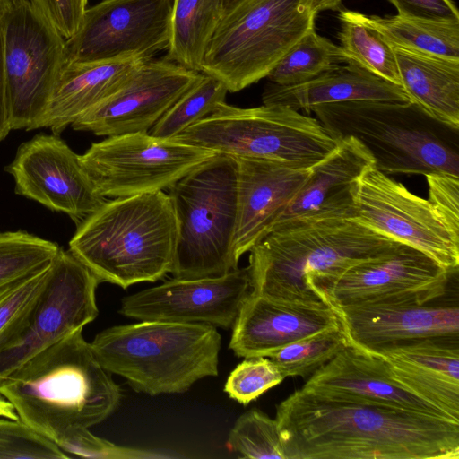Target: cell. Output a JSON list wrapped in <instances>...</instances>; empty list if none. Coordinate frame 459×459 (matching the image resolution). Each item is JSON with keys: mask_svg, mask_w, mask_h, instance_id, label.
I'll use <instances>...</instances> for the list:
<instances>
[{"mask_svg": "<svg viewBox=\"0 0 459 459\" xmlns=\"http://www.w3.org/2000/svg\"><path fill=\"white\" fill-rule=\"evenodd\" d=\"M227 445L242 458L286 459L275 419L258 409H252L237 419Z\"/></svg>", "mask_w": 459, "mask_h": 459, "instance_id": "obj_35", "label": "cell"}, {"mask_svg": "<svg viewBox=\"0 0 459 459\" xmlns=\"http://www.w3.org/2000/svg\"><path fill=\"white\" fill-rule=\"evenodd\" d=\"M425 177L429 202L450 230L459 236V177L448 174Z\"/></svg>", "mask_w": 459, "mask_h": 459, "instance_id": "obj_40", "label": "cell"}, {"mask_svg": "<svg viewBox=\"0 0 459 459\" xmlns=\"http://www.w3.org/2000/svg\"><path fill=\"white\" fill-rule=\"evenodd\" d=\"M301 388L455 420L394 379L381 356L352 345L316 371Z\"/></svg>", "mask_w": 459, "mask_h": 459, "instance_id": "obj_22", "label": "cell"}, {"mask_svg": "<svg viewBox=\"0 0 459 459\" xmlns=\"http://www.w3.org/2000/svg\"><path fill=\"white\" fill-rule=\"evenodd\" d=\"M238 163L237 223L233 257H240L278 222L307 180L312 168L249 157Z\"/></svg>", "mask_w": 459, "mask_h": 459, "instance_id": "obj_21", "label": "cell"}, {"mask_svg": "<svg viewBox=\"0 0 459 459\" xmlns=\"http://www.w3.org/2000/svg\"><path fill=\"white\" fill-rule=\"evenodd\" d=\"M313 11L318 14L322 11H339L342 0H308Z\"/></svg>", "mask_w": 459, "mask_h": 459, "instance_id": "obj_44", "label": "cell"}, {"mask_svg": "<svg viewBox=\"0 0 459 459\" xmlns=\"http://www.w3.org/2000/svg\"><path fill=\"white\" fill-rule=\"evenodd\" d=\"M252 291L248 268L219 277L173 278L122 299L119 313L138 321L207 324L232 327Z\"/></svg>", "mask_w": 459, "mask_h": 459, "instance_id": "obj_18", "label": "cell"}, {"mask_svg": "<svg viewBox=\"0 0 459 459\" xmlns=\"http://www.w3.org/2000/svg\"><path fill=\"white\" fill-rule=\"evenodd\" d=\"M394 48L400 85L410 101L459 128V60Z\"/></svg>", "mask_w": 459, "mask_h": 459, "instance_id": "obj_27", "label": "cell"}, {"mask_svg": "<svg viewBox=\"0 0 459 459\" xmlns=\"http://www.w3.org/2000/svg\"><path fill=\"white\" fill-rule=\"evenodd\" d=\"M394 48L459 60V22H437L395 16H367Z\"/></svg>", "mask_w": 459, "mask_h": 459, "instance_id": "obj_29", "label": "cell"}, {"mask_svg": "<svg viewBox=\"0 0 459 459\" xmlns=\"http://www.w3.org/2000/svg\"><path fill=\"white\" fill-rule=\"evenodd\" d=\"M215 153L174 139L134 133L93 143L79 160L97 193L117 198L169 189Z\"/></svg>", "mask_w": 459, "mask_h": 459, "instance_id": "obj_12", "label": "cell"}, {"mask_svg": "<svg viewBox=\"0 0 459 459\" xmlns=\"http://www.w3.org/2000/svg\"><path fill=\"white\" fill-rule=\"evenodd\" d=\"M51 440L21 420L0 417V459H67Z\"/></svg>", "mask_w": 459, "mask_h": 459, "instance_id": "obj_37", "label": "cell"}, {"mask_svg": "<svg viewBox=\"0 0 459 459\" xmlns=\"http://www.w3.org/2000/svg\"><path fill=\"white\" fill-rule=\"evenodd\" d=\"M56 444L69 458L152 459L173 457L160 451L117 446L93 435L88 428L69 430Z\"/></svg>", "mask_w": 459, "mask_h": 459, "instance_id": "obj_38", "label": "cell"}, {"mask_svg": "<svg viewBox=\"0 0 459 459\" xmlns=\"http://www.w3.org/2000/svg\"><path fill=\"white\" fill-rule=\"evenodd\" d=\"M233 157L312 168L340 143L316 117L279 105L238 108L221 103L173 138Z\"/></svg>", "mask_w": 459, "mask_h": 459, "instance_id": "obj_9", "label": "cell"}, {"mask_svg": "<svg viewBox=\"0 0 459 459\" xmlns=\"http://www.w3.org/2000/svg\"><path fill=\"white\" fill-rule=\"evenodd\" d=\"M4 169L14 179L16 195L65 213L76 226L107 200L95 190L79 155L54 134L22 143Z\"/></svg>", "mask_w": 459, "mask_h": 459, "instance_id": "obj_17", "label": "cell"}, {"mask_svg": "<svg viewBox=\"0 0 459 459\" xmlns=\"http://www.w3.org/2000/svg\"><path fill=\"white\" fill-rule=\"evenodd\" d=\"M240 0H222L224 10L227 11Z\"/></svg>", "mask_w": 459, "mask_h": 459, "instance_id": "obj_47", "label": "cell"}, {"mask_svg": "<svg viewBox=\"0 0 459 459\" xmlns=\"http://www.w3.org/2000/svg\"><path fill=\"white\" fill-rule=\"evenodd\" d=\"M61 247L23 230L0 232V290L47 269Z\"/></svg>", "mask_w": 459, "mask_h": 459, "instance_id": "obj_32", "label": "cell"}, {"mask_svg": "<svg viewBox=\"0 0 459 459\" xmlns=\"http://www.w3.org/2000/svg\"><path fill=\"white\" fill-rule=\"evenodd\" d=\"M284 378L270 358H246L230 372L224 392L231 399L247 405Z\"/></svg>", "mask_w": 459, "mask_h": 459, "instance_id": "obj_36", "label": "cell"}, {"mask_svg": "<svg viewBox=\"0 0 459 459\" xmlns=\"http://www.w3.org/2000/svg\"><path fill=\"white\" fill-rule=\"evenodd\" d=\"M13 4H16V3H19L21 1H23V0H13Z\"/></svg>", "mask_w": 459, "mask_h": 459, "instance_id": "obj_48", "label": "cell"}, {"mask_svg": "<svg viewBox=\"0 0 459 459\" xmlns=\"http://www.w3.org/2000/svg\"><path fill=\"white\" fill-rule=\"evenodd\" d=\"M438 300V299H437ZM368 303L333 307L350 345L377 354L413 341L459 336L457 302Z\"/></svg>", "mask_w": 459, "mask_h": 459, "instance_id": "obj_20", "label": "cell"}, {"mask_svg": "<svg viewBox=\"0 0 459 459\" xmlns=\"http://www.w3.org/2000/svg\"><path fill=\"white\" fill-rule=\"evenodd\" d=\"M178 238L171 273L178 279L222 276L237 269L238 163L215 153L169 189Z\"/></svg>", "mask_w": 459, "mask_h": 459, "instance_id": "obj_7", "label": "cell"}, {"mask_svg": "<svg viewBox=\"0 0 459 459\" xmlns=\"http://www.w3.org/2000/svg\"><path fill=\"white\" fill-rule=\"evenodd\" d=\"M348 61L340 46L317 34L314 28L283 56L266 78L277 85H295Z\"/></svg>", "mask_w": 459, "mask_h": 459, "instance_id": "obj_31", "label": "cell"}, {"mask_svg": "<svg viewBox=\"0 0 459 459\" xmlns=\"http://www.w3.org/2000/svg\"><path fill=\"white\" fill-rule=\"evenodd\" d=\"M316 15L308 0H240L224 12L200 73L238 92L266 78Z\"/></svg>", "mask_w": 459, "mask_h": 459, "instance_id": "obj_8", "label": "cell"}, {"mask_svg": "<svg viewBox=\"0 0 459 459\" xmlns=\"http://www.w3.org/2000/svg\"><path fill=\"white\" fill-rule=\"evenodd\" d=\"M0 417L19 420L13 404L0 394Z\"/></svg>", "mask_w": 459, "mask_h": 459, "instance_id": "obj_45", "label": "cell"}, {"mask_svg": "<svg viewBox=\"0 0 459 459\" xmlns=\"http://www.w3.org/2000/svg\"><path fill=\"white\" fill-rule=\"evenodd\" d=\"M221 337L207 324L140 321L99 333L91 349L110 374L149 395L181 394L219 374Z\"/></svg>", "mask_w": 459, "mask_h": 459, "instance_id": "obj_6", "label": "cell"}, {"mask_svg": "<svg viewBox=\"0 0 459 459\" xmlns=\"http://www.w3.org/2000/svg\"><path fill=\"white\" fill-rule=\"evenodd\" d=\"M372 165L373 157L359 140L353 136L342 138L330 154L312 167L307 180L275 225L323 212H344L352 217L353 184Z\"/></svg>", "mask_w": 459, "mask_h": 459, "instance_id": "obj_26", "label": "cell"}, {"mask_svg": "<svg viewBox=\"0 0 459 459\" xmlns=\"http://www.w3.org/2000/svg\"><path fill=\"white\" fill-rule=\"evenodd\" d=\"M201 75L165 57L147 59L112 94L71 126L98 136L148 133Z\"/></svg>", "mask_w": 459, "mask_h": 459, "instance_id": "obj_16", "label": "cell"}, {"mask_svg": "<svg viewBox=\"0 0 459 459\" xmlns=\"http://www.w3.org/2000/svg\"><path fill=\"white\" fill-rule=\"evenodd\" d=\"M355 100L410 101L401 86L382 79L351 60L302 83L281 86L269 82L262 93L264 105H279L307 112L319 105Z\"/></svg>", "mask_w": 459, "mask_h": 459, "instance_id": "obj_24", "label": "cell"}, {"mask_svg": "<svg viewBox=\"0 0 459 459\" xmlns=\"http://www.w3.org/2000/svg\"><path fill=\"white\" fill-rule=\"evenodd\" d=\"M376 355L400 384L459 420V336L420 339Z\"/></svg>", "mask_w": 459, "mask_h": 459, "instance_id": "obj_23", "label": "cell"}, {"mask_svg": "<svg viewBox=\"0 0 459 459\" xmlns=\"http://www.w3.org/2000/svg\"><path fill=\"white\" fill-rule=\"evenodd\" d=\"M173 0H101L86 7L77 31L65 39V61L146 59L166 50Z\"/></svg>", "mask_w": 459, "mask_h": 459, "instance_id": "obj_15", "label": "cell"}, {"mask_svg": "<svg viewBox=\"0 0 459 459\" xmlns=\"http://www.w3.org/2000/svg\"><path fill=\"white\" fill-rule=\"evenodd\" d=\"M338 18L341 22L338 33L340 47L350 60L382 79L401 86L394 48L369 24L367 15L342 10Z\"/></svg>", "mask_w": 459, "mask_h": 459, "instance_id": "obj_30", "label": "cell"}, {"mask_svg": "<svg viewBox=\"0 0 459 459\" xmlns=\"http://www.w3.org/2000/svg\"><path fill=\"white\" fill-rule=\"evenodd\" d=\"M49 266L0 290V336L21 316L39 292Z\"/></svg>", "mask_w": 459, "mask_h": 459, "instance_id": "obj_39", "label": "cell"}, {"mask_svg": "<svg viewBox=\"0 0 459 459\" xmlns=\"http://www.w3.org/2000/svg\"><path fill=\"white\" fill-rule=\"evenodd\" d=\"M145 60L128 56L102 61H65L39 128H50L59 135L80 116L112 94Z\"/></svg>", "mask_w": 459, "mask_h": 459, "instance_id": "obj_25", "label": "cell"}, {"mask_svg": "<svg viewBox=\"0 0 459 459\" xmlns=\"http://www.w3.org/2000/svg\"><path fill=\"white\" fill-rule=\"evenodd\" d=\"M7 95H6V82L4 65V43H3V31L0 22V142L3 141L11 131Z\"/></svg>", "mask_w": 459, "mask_h": 459, "instance_id": "obj_43", "label": "cell"}, {"mask_svg": "<svg viewBox=\"0 0 459 459\" xmlns=\"http://www.w3.org/2000/svg\"><path fill=\"white\" fill-rule=\"evenodd\" d=\"M99 283L68 250L60 249L39 292L0 336V383L30 358L97 317Z\"/></svg>", "mask_w": 459, "mask_h": 459, "instance_id": "obj_10", "label": "cell"}, {"mask_svg": "<svg viewBox=\"0 0 459 459\" xmlns=\"http://www.w3.org/2000/svg\"><path fill=\"white\" fill-rule=\"evenodd\" d=\"M13 5V0H0V22L12 10Z\"/></svg>", "mask_w": 459, "mask_h": 459, "instance_id": "obj_46", "label": "cell"}, {"mask_svg": "<svg viewBox=\"0 0 459 459\" xmlns=\"http://www.w3.org/2000/svg\"><path fill=\"white\" fill-rule=\"evenodd\" d=\"M19 420L56 443L100 424L117 408L121 389L79 330L24 362L0 383Z\"/></svg>", "mask_w": 459, "mask_h": 459, "instance_id": "obj_3", "label": "cell"}, {"mask_svg": "<svg viewBox=\"0 0 459 459\" xmlns=\"http://www.w3.org/2000/svg\"><path fill=\"white\" fill-rule=\"evenodd\" d=\"M227 88L217 79L202 74L148 132L158 138L170 139L212 114L225 102Z\"/></svg>", "mask_w": 459, "mask_h": 459, "instance_id": "obj_33", "label": "cell"}, {"mask_svg": "<svg viewBox=\"0 0 459 459\" xmlns=\"http://www.w3.org/2000/svg\"><path fill=\"white\" fill-rule=\"evenodd\" d=\"M354 221L414 247L448 270L459 266V236L428 199L409 191L374 165L352 186Z\"/></svg>", "mask_w": 459, "mask_h": 459, "instance_id": "obj_13", "label": "cell"}, {"mask_svg": "<svg viewBox=\"0 0 459 459\" xmlns=\"http://www.w3.org/2000/svg\"><path fill=\"white\" fill-rule=\"evenodd\" d=\"M88 3V0H85Z\"/></svg>", "mask_w": 459, "mask_h": 459, "instance_id": "obj_49", "label": "cell"}, {"mask_svg": "<svg viewBox=\"0 0 459 459\" xmlns=\"http://www.w3.org/2000/svg\"><path fill=\"white\" fill-rule=\"evenodd\" d=\"M456 270H448L421 251L399 243L386 254L359 263L318 290L333 307L415 302L443 298Z\"/></svg>", "mask_w": 459, "mask_h": 459, "instance_id": "obj_14", "label": "cell"}, {"mask_svg": "<svg viewBox=\"0 0 459 459\" xmlns=\"http://www.w3.org/2000/svg\"><path fill=\"white\" fill-rule=\"evenodd\" d=\"M310 111L336 138L359 140L374 166L387 175L459 177V128L435 119L411 101H344Z\"/></svg>", "mask_w": 459, "mask_h": 459, "instance_id": "obj_5", "label": "cell"}, {"mask_svg": "<svg viewBox=\"0 0 459 459\" xmlns=\"http://www.w3.org/2000/svg\"><path fill=\"white\" fill-rule=\"evenodd\" d=\"M399 16L437 22H459V12L452 0H388Z\"/></svg>", "mask_w": 459, "mask_h": 459, "instance_id": "obj_42", "label": "cell"}, {"mask_svg": "<svg viewBox=\"0 0 459 459\" xmlns=\"http://www.w3.org/2000/svg\"><path fill=\"white\" fill-rule=\"evenodd\" d=\"M286 459H458L459 420L296 390L276 417Z\"/></svg>", "mask_w": 459, "mask_h": 459, "instance_id": "obj_1", "label": "cell"}, {"mask_svg": "<svg viewBox=\"0 0 459 459\" xmlns=\"http://www.w3.org/2000/svg\"><path fill=\"white\" fill-rule=\"evenodd\" d=\"M1 25L11 129L39 128L65 63V39L29 0L14 4Z\"/></svg>", "mask_w": 459, "mask_h": 459, "instance_id": "obj_11", "label": "cell"}, {"mask_svg": "<svg viewBox=\"0 0 459 459\" xmlns=\"http://www.w3.org/2000/svg\"><path fill=\"white\" fill-rule=\"evenodd\" d=\"M224 12L222 0H173L165 58L200 73Z\"/></svg>", "mask_w": 459, "mask_h": 459, "instance_id": "obj_28", "label": "cell"}, {"mask_svg": "<svg viewBox=\"0 0 459 459\" xmlns=\"http://www.w3.org/2000/svg\"><path fill=\"white\" fill-rule=\"evenodd\" d=\"M341 327L336 309L327 301L251 292L232 325L229 348L239 358L270 357L290 343Z\"/></svg>", "mask_w": 459, "mask_h": 459, "instance_id": "obj_19", "label": "cell"}, {"mask_svg": "<svg viewBox=\"0 0 459 459\" xmlns=\"http://www.w3.org/2000/svg\"><path fill=\"white\" fill-rule=\"evenodd\" d=\"M66 39L78 30L85 0H29Z\"/></svg>", "mask_w": 459, "mask_h": 459, "instance_id": "obj_41", "label": "cell"}, {"mask_svg": "<svg viewBox=\"0 0 459 459\" xmlns=\"http://www.w3.org/2000/svg\"><path fill=\"white\" fill-rule=\"evenodd\" d=\"M399 243L343 212H316L275 225L248 252L252 293L323 300L318 290Z\"/></svg>", "mask_w": 459, "mask_h": 459, "instance_id": "obj_2", "label": "cell"}, {"mask_svg": "<svg viewBox=\"0 0 459 459\" xmlns=\"http://www.w3.org/2000/svg\"><path fill=\"white\" fill-rule=\"evenodd\" d=\"M349 345L342 326L290 343L268 358L284 377H301L307 380Z\"/></svg>", "mask_w": 459, "mask_h": 459, "instance_id": "obj_34", "label": "cell"}, {"mask_svg": "<svg viewBox=\"0 0 459 459\" xmlns=\"http://www.w3.org/2000/svg\"><path fill=\"white\" fill-rule=\"evenodd\" d=\"M178 220L163 190L106 200L84 219L68 251L100 282L123 289L171 273Z\"/></svg>", "mask_w": 459, "mask_h": 459, "instance_id": "obj_4", "label": "cell"}]
</instances>
